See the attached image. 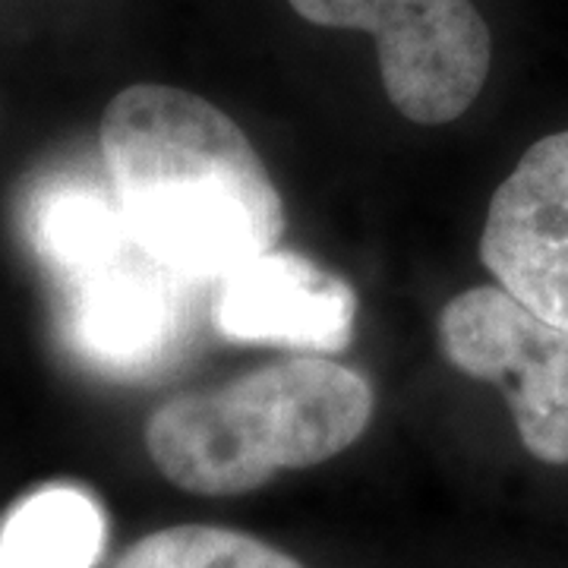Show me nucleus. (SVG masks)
<instances>
[{
	"instance_id": "nucleus-3",
	"label": "nucleus",
	"mask_w": 568,
	"mask_h": 568,
	"mask_svg": "<svg viewBox=\"0 0 568 568\" xmlns=\"http://www.w3.org/2000/svg\"><path fill=\"white\" fill-rule=\"evenodd\" d=\"M297 17L376 39L388 102L407 121L462 118L489 77L493 39L470 0H287Z\"/></svg>"
},
{
	"instance_id": "nucleus-2",
	"label": "nucleus",
	"mask_w": 568,
	"mask_h": 568,
	"mask_svg": "<svg viewBox=\"0 0 568 568\" xmlns=\"http://www.w3.org/2000/svg\"><path fill=\"white\" fill-rule=\"evenodd\" d=\"M373 388L325 354L260 366L215 392H190L145 420L164 480L196 496H244L282 470L323 465L373 420Z\"/></svg>"
},
{
	"instance_id": "nucleus-10",
	"label": "nucleus",
	"mask_w": 568,
	"mask_h": 568,
	"mask_svg": "<svg viewBox=\"0 0 568 568\" xmlns=\"http://www.w3.org/2000/svg\"><path fill=\"white\" fill-rule=\"evenodd\" d=\"M118 568H304L294 556L250 537L244 530L212 525H178L136 540Z\"/></svg>"
},
{
	"instance_id": "nucleus-7",
	"label": "nucleus",
	"mask_w": 568,
	"mask_h": 568,
	"mask_svg": "<svg viewBox=\"0 0 568 568\" xmlns=\"http://www.w3.org/2000/svg\"><path fill=\"white\" fill-rule=\"evenodd\" d=\"M70 332L85 357L111 369L155 364L181 335V304L164 278L118 260L82 275L70 304Z\"/></svg>"
},
{
	"instance_id": "nucleus-5",
	"label": "nucleus",
	"mask_w": 568,
	"mask_h": 568,
	"mask_svg": "<svg viewBox=\"0 0 568 568\" xmlns=\"http://www.w3.org/2000/svg\"><path fill=\"white\" fill-rule=\"evenodd\" d=\"M480 260L515 301L568 328V130L534 142L493 193Z\"/></svg>"
},
{
	"instance_id": "nucleus-8",
	"label": "nucleus",
	"mask_w": 568,
	"mask_h": 568,
	"mask_svg": "<svg viewBox=\"0 0 568 568\" xmlns=\"http://www.w3.org/2000/svg\"><path fill=\"white\" fill-rule=\"evenodd\" d=\"M102 506L77 487L26 496L0 525V568H95L104 549Z\"/></svg>"
},
{
	"instance_id": "nucleus-1",
	"label": "nucleus",
	"mask_w": 568,
	"mask_h": 568,
	"mask_svg": "<svg viewBox=\"0 0 568 568\" xmlns=\"http://www.w3.org/2000/svg\"><path fill=\"white\" fill-rule=\"evenodd\" d=\"M102 159L130 241L178 278L224 282L284 234L263 159L193 92L126 85L104 108Z\"/></svg>"
},
{
	"instance_id": "nucleus-9",
	"label": "nucleus",
	"mask_w": 568,
	"mask_h": 568,
	"mask_svg": "<svg viewBox=\"0 0 568 568\" xmlns=\"http://www.w3.org/2000/svg\"><path fill=\"white\" fill-rule=\"evenodd\" d=\"M29 234L41 260L73 278L121 260L123 237H130L114 193L89 181L44 186L32 203Z\"/></svg>"
},
{
	"instance_id": "nucleus-6",
	"label": "nucleus",
	"mask_w": 568,
	"mask_h": 568,
	"mask_svg": "<svg viewBox=\"0 0 568 568\" xmlns=\"http://www.w3.org/2000/svg\"><path fill=\"white\" fill-rule=\"evenodd\" d=\"M357 297L342 278L268 250L227 275L215 301V328L241 345L338 354L354 338Z\"/></svg>"
},
{
	"instance_id": "nucleus-4",
	"label": "nucleus",
	"mask_w": 568,
	"mask_h": 568,
	"mask_svg": "<svg viewBox=\"0 0 568 568\" xmlns=\"http://www.w3.org/2000/svg\"><path fill=\"white\" fill-rule=\"evenodd\" d=\"M446 361L503 386L530 455L568 465V328L537 316L506 287H470L439 316Z\"/></svg>"
}]
</instances>
